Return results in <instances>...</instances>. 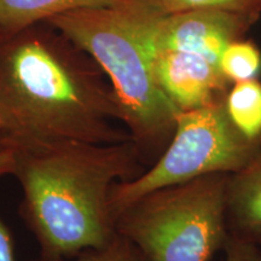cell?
<instances>
[{
    "instance_id": "6da1fadb",
    "label": "cell",
    "mask_w": 261,
    "mask_h": 261,
    "mask_svg": "<svg viewBox=\"0 0 261 261\" xmlns=\"http://www.w3.org/2000/svg\"><path fill=\"white\" fill-rule=\"evenodd\" d=\"M9 174L22 190L19 214L40 255L73 257L115 236L110 195L144 171L132 139L114 144L74 140L4 143Z\"/></svg>"
},
{
    "instance_id": "7a4b0ae2",
    "label": "cell",
    "mask_w": 261,
    "mask_h": 261,
    "mask_svg": "<svg viewBox=\"0 0 261 261\" xmlns=\"http://www.w3.org/2000/svg\"><path fill=\"white\" fill-rule=\"evenodd\" d=\"M0 142L74 140L114 144L130 139L113 90L77 58L40 39L0 48Z\"/></svg>"
},
{
    "instance_id": "3957f363",
    "label": "cell",
    "mask_w": 261,
    "mask_h": 261,
    "mask_svg": "<svg viewBox=\"0 0 261 261\" xmlns=\"http://www.w3.org/2000/svg\"><path fill=\"white\" fill-rule=\"evenodd\" d=\"M163 12L152 0L112 8L84 9L52 17L112 84L121 123L143 162L162 154L171 142L179 110L160 87L154 22Z\"/></svg>"
},
{
    "instance_id": "277c9868",
    "label": "cell",
    "mask_w": 261,
    "mask_h": 261,
    "mask_svg": "<svg viewBox=\"0 0 261 261\" xmlns=\"http://www.w3.org/2000/svg\"><path fill=\"white\" fill-rule=\"evenodd\" d=\"M228 179L213 173L149 192L117 215L116 231L150 261H211L230 238Z\"/></svg>"
},
{
    "instance_id": "5b68a950",
    "label": "cell",
    "mask_w": 261,
    "mask_h": 261,
    "mask_svg": "<svg viewBox=\"0 0 261 261\" xmlns=\"http://www.w3.org/2000/svg\"><path fill=\"white\" fill-rule=\"evenodd\" d=\"M224 99L178 113L172 139L162 154L138 177L114 187L110 207L115 221L126 207L149 192L213 173L232 174L254 158L261 143L249 142L234 128Z\"/></svg>"
},
{
    "instance_id": "8992f818",
    "label": "cell",
    "mask_w": 261,
    "mask_h": 261,
    "mask_svg": "<svg viewBox=\"0 0 261 261\" xmlns=\"http://www.w3.org/2000/svg\"><path fill=\"white\" fill-rule=\"evenodd\" d=\"M253 19L220 9H197L165 14L154 23L156 50L184 51L204 57L219 67V60L228 44L242 39Z\"/></svg>"
},
{
    "instance_id": "52a82bcc",
    "label": "cell",
    "mask_w": 261,
    "mask_h": 261,
    "mask_svg": "<svg viewBox=\"0 0 261 261\" xmlns=\"http://www.w3.org/2000/svg\"><path fill=\"white\" fill-rule=\"evenodd\" d=\"M155 73L163 93L179 112L223 100L231 84L217 64L184 51H159Z\"/></svg>"
},
{
    "instance_id": "ba28073f",
    "label": "cell",
    "mask_w": 261,
    "mask_h": 261,
    "mask_svg": "<svg viewBox=\"0 0 261 261\" xmlns=\"http://www.w3.org/2000/svg\"><path fill=\"white\" fill-rule=\"evenodd\" d=\"M227 224L230 234L261 244V148L242 169L230 174Z\"/></svg>"
},
{
    "instance_id": "9c48e42d",
    "label": "cell",
    "mask_w": 261,
    "mask_h": 261,
    "mask_svg": "<svg viewBox=\"0 0 261 261\" xmlns=\"http://www.w3.org/2000/svg\"><path fill=\"white\" fill-rule=\"evenodd\" d=\"M132 0H0V28L17 31L41 18L84 9L112 8Z\"/></svg>"
},
{
    "instance_id": "30bf717a",
    "label": "cell",
    "mask_w": 261,
    "mask_h": 261,
    "mask_svg": "<svg viewBox=\"0 0 261 261\" xmlns=\"http://www.w3.org/2000/svg\"><path fill=\"white\" fill-rule=\"evenodd\" d=\"M224 104L234 128L249 142L261 143V81L231 84Z\"/></svg>"
},
{
    "instance_id": "8fae6325",
    "label": "cell",
    "mask_w": 261,
    "mask_h": 261,
    "mask_svg": "<svg viewBox=\"0 0 261 261\" xmlns=\"http://www.w3.org/2000/svg\"><path fill=\"white\" fill-rule=\"evenodd\" d=\"M219 69L230 84L259 79L261 51L250 40L238 39L228 44L221 54Z\"/></svg>"
},
{
    "instance_id": "7c38bea8",
    "label": "cell",
    "mask_w": 261,
    "mask_h": 261,
    "mask_svg": "<svg viewBox=\"0 0 261 261\" xmlns=\"http://www.w3.org/2000/svg\"><path fill=\"white\" fill-rule=\"evenodd\" d=\"M29 261H150L142 249L129 238L116 231L115 236L99 248L84 250L73 257H48L39 255Z\"/></svg>"
},
{
    "instance_id": "4fadbf2b",
    "label": "cell",
    "mask_w": 261,
    "mask_h": 261,
    "mask_svg": "<svg viewBox=\"0 0 261 261\" xmlns=\"http://www.w3.org/2000/svg\"><path fill=\"white\" fill-rule=\"evenodd\" d=\"M166 14L197 9H220L236 12L254 22L261 15V0H152Z\"/></svg>"
},
{
    "instance_id": "5bb4252c",
    "label": "cell",
    "mask_w": 261,
    "mask_h": 261,
    "mask_svg": "<svg viewBox=\"0 0 261 261\" xmlns=\"http://www.w3.org/2000/svg\"><path fill=\"white\" fill-rule=\"evenodd\" d=\"M224 261H261L259 244L248 242L230 234L224 248Z\"/></svg>"
},
{
    "instance_id": "9a60e30c",
    "label": "cell",
    "mask_w": 261,
    "mask_h": 261,
    "mask_svg": "<svg viewBox=\"0 0 261 261\" xmlns=\"http://www.w3.org/2000/svg\"><path fill=\"white\" fill-rule=\"evenodd\" d=\"M0 261H17L11 232L0 218Z\"/></svg>"
},
{
    "instance_id": "2e32d148",
    "label": "cell",
    "mask_w": 261,
    "mask_h": 261,
    "mask_svg": "<svg viewBox=\"0 0 261 261\" xmlns=\"http://www.w3.org/2000/svg\"><path fill=\"white\" fill-rule=\"evenodd\" d=\"M2 128H3V121H2V116H0V136H2ZM9 167H10L9 151L2 145V142H0V175L9 174Z\"/></svg>"
}]
</instances>
